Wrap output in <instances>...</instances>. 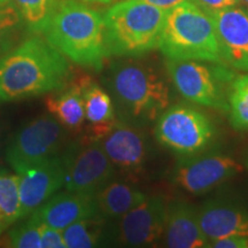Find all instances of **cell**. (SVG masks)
Returning a JSON list of instances; mask_svg holds the SVG:
<instances>
[{
	"mask_svg": "<svg viewBox=\"0 0 248 248\" xmlns=\"http://www.w3.org/2000/svg\"><path fill=\"white\" fill-rule=\"evenodd\" d=\"M154 133L161 146L186 157L206 151L216 137V128L198 108L176 104L157 117Z\"/></svg>",
	"mask_w": 248,
	"mask_h": 248,
	"instance_id": "7",
	"label": "cell"
},
{
	"mask_svg": "<svg viewBox=\"0 0 248 248\" xmlns=\"http://www.w3.org/2000/svg\"><path fill=\"white\" fill-rule=\"evenodd\" d=\"M166 68L176 90L188 101L229 111V90L235 75L225 62L167 60Z\"/></svg>",
	"mask_w": 248,
	"mask_h": 248,
	"instance_id": "6",
	"label": "cell"
},
{
	"mask_svg": "<svg viewBox=\"0 0 248 248\" xmlns=\"http://www.w3.org/2000/svg\"><path fill=\"white\" fill-rule=\"evenodd\" d=\"M228 98L231 125L237 131H248V74L234 76Z\"/></svg>",
	"mask_w": 248,
	"mask_h": 248,
	"instance_id": "23",
	"label": "cell"
},
{
	"mask_svg": "<svg viewBox=\"0 0 248 248\" xmlns=\"http://www.w3.org/2000/svg\"><path fill=\"white\" fill-rule=\"evenodd\" d=\"M137 58L114 62L105 83L121 121L141 126L156 121L171 105L172 95L166 74Z\"/></svg>",
	"mask_w": 248,
	"mask_h": 248,
	"instance_id": "2",
	"label": "cell"
},
{
	"mask_svg": "<svg viewBox=\"0 0 248 248\" xmlns=\"http://www.w3.org/2000/svg\"><path fill=\"white\" fill-rule=\"evenodd\" d=\"M142 1L147 2V4H151L155 6V7H159L161 9H164V11H169L176 6L182 4L185 0H142Z\"/></svg>",
	"mask_w": 248,
	"mask_h": 248,
	"instance_id": "30",
	"label": "cell"
},
{
	"mask_svg": "<svg viewBox=\"0 0 248 248\" xmlns=\"http://www.w3.org/2000/svg\"><path fill=\"white\" fill-rule=\"evenodd\" d=\"M7 1H11V0H0V4H4V2H7Z\"/></svg>",
	"mask_w": 248,
	"mask_h": 248,
	"instance_id": "34",
	"label": "cell"
},
{
	"mask_svg": "<svg viewBox=\"0 0 248 248\" xmlns=\"http://www.w3.org/2000/svg\"><path fill=\"white\" fill-rule=\"evenodd\" d=\"M83 1H88V2H101V4H109V2L114 1V0H83Z\"/></svg>",
	"mask_w": 248,
	"mask_h": 248,
	"instance_id": "32",
	"label": "cell"
},
{
	"mask_svg": "<svg viewBox=\"0 0 248 248\" xmlns=\"http://www.w3.org/2000/svg\"><path fill=\"white\" fill-rule=\"evenodd\" d=\"M159 48L167 60L224 62L212 18L193 0L167 12Z\"/></svg>",
	"mask_w": 248,
	"mask_h": 248,
	"instance_id": "5",
	"label": "cell"
},
{
	"mask_svg": "<svg viewBox=\"0 0 248 248\" xmlns=\"http://www.w3.org/2000/svg\"><path fill=\"white\" fill-rule=\"evenodd\" d=\"M105 235V218L100 215L80 219L63 229L66 247L69 248L100 246Z\"/></svg>",
	"mask_w": 248,
	"mask_h": 248,
	"instance_id": "21",
	"label": "cell"
},
{
	"mask_svg": "<svg viewBox=\"0 0 248 248\" xmlns=\"http://www.w3.org/2000/svg\"><path fill=\"white\" fill-rule=\"evenodd\" d=\"M43 35L53 47L79 66L100 71L108 58L104 20L76 0H57Z\"/></svg>",
	"mask_w": 248,
	"mask_h": 248,
	"instance_id": "3",
	"label": "cell"
},
{
	"mask_svg": "<svg viewBox=\"0 0 248 248\" xmlns=\"http://www.w3.org/2000/svg\"><path fill=\"white\" fill-rule=\"evenodd\" d=\"M26 23L13 0L0 4V58L14 48Z\"/></svg>",
	"mask_w": 248,
	"mask_h": 248,
	"instance_id": "22",
	"label": "cell"
},
{
	"mask_svg": "<svg viewBox=\"0 0 248 248\" xmlns=\"http://www.w3.org/2000/svg\"><path fill=\"white\" fill-rule=\"evenodd\" d=\"M7 226H8V223L6 222V218H5L4 214H2L1 209H0V233H1V232L4 231L5 229L7 228Z\"/></svg>",
	"mask_w": 248,
	"mask_h": 248,
	"instance_id": "31",
	"label": "cell"
},
{
	"mask_svg": "<svg viewBox=\"0 0 248 248\" xmlns=\"http://www.w3.org/2000/svg\"><path fill=\"white\" fill-rule=\"evenodd\" d=\"M60 159L64 187L69 192L93 194L113 181L116 169L98 140L85 137L64 148Z\"/></svg>",
	"mask_w": 248,
	"mask_h": 248,
	"instance_id": "8",
	"label": "cell"
},
{
	"mask_svg": "<svg viewBox=\"0 0 248 248\" xmlns=\"http://www.w3.org/2000/svg\"><path fill=\"white\" fill-rule=\"evenodd\" d=\"M208 247L213 248H248V237L246 235H233L221 239L213 240Z\"/></svg>",
	"mask_w": 248,
	"mask_h": 248,
	"instance_id": "28",
	"label": "cell"
},
{
	"mask_svg": "<svg viewBox=\"0 0 248 248\" xmlns=\"http://www.w3.org/2000/svg\"><path fill=\"white\" fill-rule=\"evenodd\" d=\"M57 0H15L24 23L31 32L42 33Z\"/></svg>",
	"mask_w": 248,
	"mask_h": 248,
	"instance_id": "25",
	"label": "cell"
},
{
	"mask_svg": "<svg viewBox=\"0 0 248 248\" xmlns=\"http://www.w3.org/2000/svg\"><path fill=\"white\" fill-rule=\"evenodd\" d=\"M238 1L244 2V4H247V5H248V0H238Z\"/></svg>",
	"mask_w": 248,
	"mask_h": 248,
	"instance_id": "33",
	"label": "cell"
},
{
	"mask_svg": "<svg viewBox=\"0 0 248 248\" xmlns=\"http://www.w3.org/2000/svg\"><path fill=\"white\" fill-rule=\"evenodd\" d=\"M162 241L170 248L208 247L209 239L199 223V210L183 200L169 202Z\"/></svg>",
	"mask_w": 248,
	"mask_h": 248,
	"instance_id": "16",
	"label": "cell"
},
{
	"mask_svg": "<svg viewBox=\"0 0 248 248\" xmlns=\"http://www.w3.org/2000/svg\"><path fill=\"white\" fill-rule=\"evenodd\" d=\"M20 177L21 218L32 214L64 185V171L60 155L30 167Z\"/></svg>",
	"mask_w": 248,
	"mask_h": 248,
	"instance_id": "14",
	"label": "cell"
},
{
	"mask_svg": "<svg viewBox=\"0 0 248 248\" xmlns=\"http://www.w3.org/2000/svg\"><path fill=\"white\" fill-rule=\"evenodd\" d=\"M204 11L215 27L223 61L248 73V14L235 6Z\"/></svg>",
	"mask_w": 248,
	"mask_h": 248,
	"instance_id": "13",
	"label": "cell"
},
{
	"mask_svg": "<svg viewBox=\"0 0 248 248\" xmlns=\"http://www.w3.org/2000/svg\"><path fill=\"white\" fill-rule=\"evenodd\" d=\"M244 167L228 154H195L182 157L170 173V182L192 195L206 194L243 172Z\"/></svg>",
	"mask_w": 248,
	"mask_h": 248,
	"instance_id": "10",
	"label": "cell"
},
{
	"mask_svg": "<svg viewBox=\"0 0 248 248\" xmlns=\"http://www.w3.org/2000/svg\"><path fill=\"white\" fill-rule=\"evenodd\" d=\"M98 141L115 169L124 176L139 178L146 171L151 147L139 126L117 121L114 128Z\"/></svg>",
	"mask_w": 248,
	"mask_h": 248,
	"instance_id": "12",
	"label": "cell"
},
{
	"mask_svg": "<svg viewBox=\"0 0 248 248\" xmlns=\"http://www.w3.org/2000/svg\"><path fill=\"white\" fill-rule=\"evenodd\" d=\"M85 106V120L89 123L86 137L99 140L117 123L113 99L106 90L93 82L90 76L79 77Z\"/></svg>",
	"mask_w": 248,
	"mask_h": 248,
	"instance_id": "18",
	"label": "cell"
},
{
	"mask_svg": "<svg viewBox=\"0 0 248 248\" xmlns=\"http://www.w3.org/2000/svg\"><path fill=\"white\" fill-rule=\"evenodd\" d=\"M66 139V129L53 115H42L15 133L6 151V160L18 175L42 161L59 155Z\"/></svg>",
	"mask_w": 248,
	"mask_h": 248,
	"instance_id": "9",
	"label": "cell"
},
{
	"mask_svg": "<svg viewBox=\"0 0 248 248\" xmlns=\"http://www.w3.org/2000/svg\"><path fill=\"white\" fill-rule=\"evenodd\" d=\"M0 146H1V133H0Z\"/></svg>",
	"mask_w": 248,
	"mask_h": 248,
	"instance_id": "35",
	"label": "cell"
},
{
	"mask_svg": "<svg viewBox=\"0 0 248 248\" xmlns=\"http://www.w3.org/2000/svg\"><path fill=\"white\" fill-rule=\"evenodd\" d=\"M70 76L66 57L46 39L31 37L0 58V100H23L58 91Z\"/></svg>",
	"mask_w": 248,
	"mask_h": 248,
	"instance_id": "1",
	"label": "cell"
},
{
	"mask_svg": "<svg viewBox=\"0 0 248 248\" xmlns=\"http://www.w3.org/2000/svg\"><path fill=\"white\" fill-rule=\"evenodd\" d=\"M193 1L203 9H210V11L233 7L239 2L238 0H193Z\"/></svg>",
	"mask_w": 248,
	"mask_h": 248,
	"instance_id": "29",
	"label": "cell"
},
{
	"mask_svg": "<svg viewBox=\"0 0 248 248\" xmlns=\"http://www.w3.org/2000/svg\"><path fill=\"white\" fill-rule=\"evenodd\" d=\"M99 215L93 194L62 192L49 198L31 214V221L63 230L80 219Z\"/></svg>",
	"mask_w": 248,
	"mask_h": 248,
	"instance_id": "15",
	"label": "cell"
},
{
	"mask_svg": "<svg viewBox=\"0 0 248 248\" xmlns=\"http://www.w3.org/2000/svg\"><path fill=\"white\" fill-rule=\"evenodd\" d=\"M199 223L209 239H221L233 235L248 237V210L229 200L213 199L199 209Z\"/></svg>",
	"mask_w": 248,
	"mask_h": 248,
	"instance_id": "17",
	"label": "cell"
},
{
	"mask_svg": "<svg viewBox=\"0 0 248 248\" xmlns=\"http://www.w3.org/2000/svg\"><path fill=\"white\" fill-rule=\"evenodd\" d=\"M246 164H247V167H248V156H247V160H246Z\"/></svg>",
	"mask_w": 248,
	"mask_h": 248,
	"instance_id": "36",
	"label": "cell"
},
{
	"mask_svg": "<svg viewBox=\"0 0 248 248\" xmlns=\"http://www.w3.org/2000/svg\"><path fill=\"white\" fill-rule=\"evenodd\" d=\"M40 246L42 248H66L63 230L43 224L42 234H40Z\"/></svg>",
	"mask_w": 248,
	"mask_h": 248,
	"instance_id": "27",
	"label": "cell"
},
{
	"mask_svg": "<svg viewBox=\"0 0 248 248\" xmlns=\"http://www.w3.org/2000/svg\"><path fill=\"white\" fill-rule=\"evenodd\" d=\"M168 200L163 195H153L121 216L113 231L120 246L151 247L163 239Z\"/></svg>",
	"mask_w": 248,
	"mask_h": 248,
	"instance_id": "11",
	"label": "cell"
},
{
	"mask_svg": "<svg viewBox=\"0 0 248 248\" xmlns=\"http://www.w3.org/2000/svg\"><path fill=\"white\" fill-rule=\"evenodd\" d=\"M42 225L29 219L26 224L15 228L9 232V247L42 248L40 246Z\"/></svg>",
	"mask_w": 248,
	"mask_h": 248,
	"instance_id": "26",
	"label": "cell"
},
{
	"mask_svg": "<svg viewBox=\"0 0 248 248\" xmlns=\"http://www.w3.org/2000/svg\"><path fill=\"white\" fill-rule=\"evenodd\" d=\"M167 12L142 0H123L108 8L102 16L108 57H141L159 47Z\"/></svg>",
	"mask_w": 248,
	"mask_h": 248,
	"instance_id": "4",
	"label": "cell"
},
{
	"mask_svg": "<svg viewBox=\"0 0 248 248\" xmlns=\"http://www.w3.org/2000/svg\"><path fill=\"white\" fill-rule=\"evenodd\" d=\"M99 215L117 219L146 199V194L125 182L110 181L95 193Z\"/></svg>",
	"mask_w": 248,
	"mask_h": 248,
	"instance_id": "20",
	"label": "cell"
},
{
	"mask_svg": "<svg viewBox=\"0 0 248 248\" xmlns=\"http://www.w3.org/2000/svg\"><path fill=\"white\" fill-rule=\"evenodd\" d=\"M58 93L46 99L49 113L64 128L79 130L85 121V106L79 78L69 80Z\"/></svg>",
	"mask_w": 248,
	"mask_h": 248,
	"instance_id": "19",
	"label": "cell"
},
{
	"mask_svg": "<svg viewBox=\"0 0 248 248\" xmlns=\"http://www.w3.org/2000/svg\"><path fill=\"white\" fill-rule=\"evenodd\" d=\"M0 209L8 225L21 218L20 177L17 175L0 171Z\"/></svg>",
	"mask_w": 248,
	"mask_h": 248,
	"instance_id": "24",
	"label": "cell"
}]
</instances>
